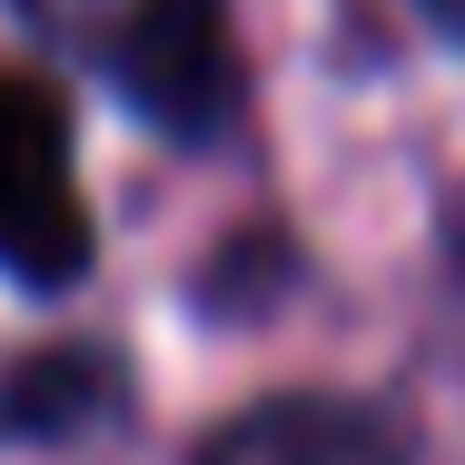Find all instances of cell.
Listing matches in <instances>:
<instances>
[{"label": "cell", "instance_id": "cell-4", "mask_svg": "<svg viewBox=\"0 0 465 465\" xmlns=\"http://www.w3.org/2000/svg\"><path fill=\"white\" fill-rule=\"evenodd\" d=\"M119 406H129V367L109 347H40L0 376V436H30V446L90 436Z\"/></svg>", "mask_w": 465, "mask_h": 465}, {"label": "cell", "instance_id": "cell-5", "mask_svg": "<svg viewBox=\"0 0 465 465\" xmlns=\"http://www.w3.org/2000/svg\"><path fill=\"white\" fill-rule=\"evenodd\" d=\"M426 40H446V50H465V0H396Z\"/></svg>", "mask_w": 465, "mask_h": 465}, {"label": "cell", "instance_id": "cell-2", "mask_svg": "<svg viewBox=\"0 0 465 465\" xmlns=\"http://www.w3.org/2000/svg\"><path fill=\"white\" fill-rule=\"evenodd\" d=\"M99 258L80 198V129L60 80L0 60V278L30 297H70Z\"/></svg>", "mask_w": 465, "mask_h": 465}, {"label": "cell", "instance_id": "cell-1", "mask_svg": "<svg viewBox=\"0 0 465 465\" xmlns=\"http://www.w3.org/2000/svg\"><path fill=\"white\" fill-rule=\"evenodd\" d=\"M20 30L109 90L169 149H228L248 129V50L228 0H10Z\"/></svg>", "mask_w": 465, "mask_h": 465}, {"label": "cell", "instance_id": "cell-6", "mask_svg": "<svg viewBox=\"0 0 465 465\" xmlns=\"http://www.w3.org/2000/svg\"><path fill=\"white\" fill-rule=\"evenodd\" d=\"M446 258H456V278H465V179L446 188Z\"/></svg>", "mask_w": 465, "mask_h": 465}, {"label": "cell", "instance_id": "cell-3", "mask_svg": "<svg viewBox=\"0 0 465 465\" xmlns=\"http://www.w3.org/2000/svg\"><path fill=\"white\" fill-rule=\"evenodd\" d=\"M188 465H416V446H406V426H396L386 406H367V396L287 386V396H258V406L218 416Z\"/></svg>", "mask_w": 465, "mask_h": 465}]
</instances>
